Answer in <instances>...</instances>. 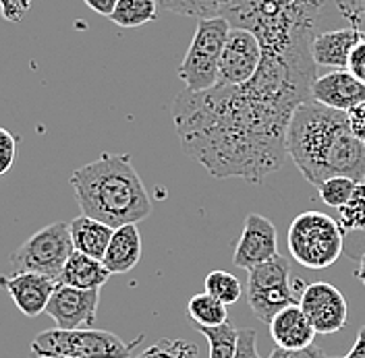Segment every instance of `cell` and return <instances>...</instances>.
<instances>
[{"label":"cell","mask_w":365,"mask_h":358,"mask_svg":"<svg viewBox=\"0 0 365 358\" xmlns=\"http://www.w3.org/2000/svg\"><path fill=\"white\" fill-rule=\"evenodd\" d=\"M297 108L247 81L181 91L173 102V120L185 154L210 177L259 184L289 156L287 133Z\"/></svg>","instance_id":"1"},{"label":"cell","mask_w":365,"mask_h":358,"mask_svg":"<svg viewBox=\"0 0 365 358\" xmlns=\"http://www.w3.org/2000/svg\"><path fill=\"white\" fill-rule=\"evenodd\" d=\"M287 154L303 179L318 189L334 177L365 180V143L349 127L346 112L309 100L293 112Z\"/></svg>","instance_id":"2"},{"label":"cell","mask_w":365,"mask_h":358,"mask_svg":"<svg viewBox=\"0 0 365 358\" xmlns=\"http://www.w3.org/2000/svg\"><path fill=\"white\" fill-rule=\"evenodd\" d=\"M68 184L83 216L110 228L137 224L152 214V201L127 154H102L77 168Z\"/></svg>","instance_id":"3"},{"label":"cell","mask_w":365,"mask_h":358,"mask_svg":"<svg viewBox=\"0 0 365 358\" xmlns=\"http://www.w3.org/2000/svg\"><path fill=\"white\" fill-rule=\"evenodd\" d=\"M326 0H228L220 17L245 29L262 52H284L314 44V29Z\"/></svg>","instance_id":"4"},{"label":"cell","mask_w":365,"mask_h":358,"mask_svg":"<svg viewBox=\"0 0 365 358\" xmlns=\"http://www.w3.org/2000/svg\"><path fill=\"white\" fill-rule=\"evenodd\" d=\"M289 253L299 265L326 269L341 259L344 251V228L322 211H303L289 226Z\"/></svg>","instance_id":"5"},{"label":"cell","mask_w":365,"mask_h":358,"mask_svg":"<svg viewBox=\"0 0 365 358\" xmlns=\"http://www.w3.org/2000/svg\"><path fill=\"white\" fill-rule=\"evenodd\" d=\"M143 339L127 344L104 330H48L34 337L31 352L38 358H133V348Z\"/></svg>","instance_id":"6"},{"label":"cell","mask_w":365,"mask_h":358,"mask_svg":"<svg viewBox=\"0 0 365 358\" xmlns=\"http://www.w3.org/2000/svg\"><path fill=\"white\" fill-rule=\"evenodd\" d=\"M247 273V302L251 313L266 325H270L282 309L299 305L305 290L299 278L291 280V263L280 255L268 263L250 269Z\"/></svg>","instance_id":"7"},{"label":"cell","mask_w":365,"mask_h":358,"mask_svg":"<svg viewBox=\"0 0 365 358\" xmlns=\"http://www.w3.org/2000/svg\"><path fill=\"white\" fill-rule=\"evenodd\" d=\"M230 33V23L225 17L200 19L195 36L177 70L185 90L207 91L218 83V65Z\"/></svg>","instance_id":"8"},{"label":"cell","mask_w":365,"mask_h":358,"mask_svg":"<svg viewBox=\"0 0 365 358\" xmlns=\"http://www.w3.org/2000/svg\"><path fill=\"white\" fill-rule=\"evenodd\" d=\"M75 246L71 241V230L65 222L44 226L31 234L11 257L9 263L15 271H34L52 280H58L67 259Z\"/></svg>","instance_id":"9"},{"label":"cell","mask_w":365,"mask_h":358,"mask_svg":"<svg viewBox=\"0 0 365 358\" xmlns=\"http://www.w3.org/2000/svg\"><path fill=\"white\" fill-rule=\"evenodd\" d=\"M299 307L309 319L316 334H336L346 325L349 319L344 294L328 282H314L305 286Z\"/></svg>","instance_id":"10"},{"label":"cell","mask_w":365,"mask_h":358,"mask_svg":"<svg viewBox=\"0 0 365 358\" xmlns=\"http://www.w3.org/2000/svg\"><path fill=\"white\" fill-rule=\"evenodd\" d=\"M262 60V48L257 38L245 31L230 27L227 44L218 65V83L216 85H243L257 73Z\"/></svg>","instance_id":"11"},{"label":"cell","mask_w":365,"mask_h":358,"mask_svg":"<svg viewBox=\"0 0 365 358\" xmlns=\"http://www.w3.org/2000/svg\"><path fill=\"white\" fill-rule=\"evenodd\" d=\"M100 307V290H79L58 284L50 296L46 315L54 321L56 330H86L96 323Z\"/></svg>","instance_id":"12"},{"label":"cell","mask_w":365,"mask_h":358,"mask_svg":"<svg viewBox=\"0 0 365 358\" xmlns=\"http://www.w3.org/2000/svg\"><path fill=\"white\" fill-rule=\"evenodd\" d=\"M276 255H278V232L272 220L259 214H250L245 218L241 238L235 246L232 263L239 269L250 271L262 263L272 261Z\"/></svg>","instance_id":"13"},{"label":"cell","mask_w":365,"mask_h":358,"mask_svg":"<svg viewBox=\"0 0 365 358\" xmlns=\"http://www.w3.org/2000/svg\"><path fill=\"white\" fill-rule=\"evenodd\" d=\"M58 280H52L34 271H15L13 275H0V288L13 298L15 307L25 317L46 313L50 296L58 288Z\"/></svg>","instance_id":"14"},{"label":"cell","mask_w":365,"mask_h":358,"mask_svg":"<svg viewBox=\"0 0 365 358\" xmlns=\"http://www.w3.org/2000/svg\"><path fill=\"white\" fill-rule=\"evenodd\" d=\"M312 100L334 110H351L365 102V83H361L351 70L336 68L318 77L312 85Z\"/></svg>","instance_id":"15"},{"label":"cell","mask_w":365,"mask_h":358,"mask_svg":"<svg viewBox=\"0 0 365 358\" xmlns=\"http://www.w3.org/2000/svg\"><path fill=\"white\" fill-rule=\"evenodd\" d=\"M364 38L365 33L359 31L357 27H342V29L324 31L314 38L312 56L319 67L346 68L353 50Z\"/></svg>","instance_id":"16"},{"label":"cell","mask_w":365,"mask_h":358,"mask_svg":"<svg viewBox=\"0 0 365 358\" xmlns=\"http://www.w3.org/2000/svg\"><path fill=\"white\" fill-rule=\"evenodd\" d=\"M270 336L278 348L284 350H299L314 344L316 330L312 327L309 319L305 317L299 305L287 307L270 321Z\"/></svg>","instance_id":"17"},{"label":"cell","mask_w":365,"mask_h":358,"mask_svg":"<svg viewBox=\"0 0 365 358\" xmlns=\"http://www.w3.org/2000/svg\"><path fill=\"white\" fill-rule=\"evenodd\" d=\"M141 234L137 224H127L114 228L113 238L104 253V268L110 271V275H120L135 268L141 259Z\"/></svg>","instance_id":"18"},{"label":"cell","mask_w":365,"mask_h":358,"mask_svg":"<svg viewBox=\"0 0 365 358\" xmlns=\"http://www.w3.org/2000/svg\"><path fill=\"white\" fill-rule=\"evenodd\" d=\"M108 280H110V271L104 268L100 259H93L77 251H73L58 278L63 286L79 288V290H100Z\"/></svg>","instance_id":"19"},{"label":"cell","mask_w":365,"mask_h":358,"mask_svg":"<svg viewBox=\"0 0 365 358\" xmlns=\"http://www.w3.org/2000/svg\"><path fill=\"white\" fill-rule=\"evenodd\" d=\"M68 230H71V241H73V246L77 253H83L88 257L100 259V261L104 259V253L113 238L114 228L81 214L79 218H75L68 224Z\"/></svg>","instance_id":"20"},{"label":"cell","mask_w":365,"mask_h":358,"mask_svg":"<svg viewBox=\"0 0 365 358\" xmlns=\"http://www.w3.org/2000/svg\"><path fill=\"white\" fill-rule=\"evenodd\" d=\"M158 0H118L110 21L125 29H135L158 17Z\"/></svg>","instance_id":"21"},{"label":"cell","mask_w":365,"mask_h":358,"mask_svg":"<svg viewBox=\"0 0 365 358\" xmlns=\"http://www.w3.org/2000/svg\"><path fill=\"white\" fill-rule=\"evenodd\" d=\"M187 313L193 319L195 325H202V327H218V325H222V323L228 321L227 305H222L218 298H214L207 292L195 294L189 300Z\"/></svg>","instance_id":"22"},{"label":"cell","mask_w":365,"mask_h":358,"mask_svg":"<svg viewBox=\"0 0 365 358\" xmlns=\"http://www.w3.org/2000/svg\"><path fill=\"white\" fill-rule=\"evenodd\" d=\"M195 327L207 339L210 358H235L237 344H239V330L232 325L230 319L218 327H202V325H195Z\"/></svg>","instance_id":"23"},{"label":"cell","mask_w":365,"mask_h":358,"mask_svg":"<svg viewBox=\"0 0 365 358\" xmlns=\"http://www.w3.org/2000/svg\"><path fill=\"white\" fill-rule=\"evenodd\" d=\"M227 2L228 0H158V6L182 17L210 19V17H220Z\"/></svg>","instance_id":"24"},{"label":"cell","mask_w":365,"mask_h":358,"mask_svg":"<svg viewBox=\"0 0 365 358\" xmlns=\"http://www.w3.org/2000/svg\"><path fill=\"white\" fill-rule=\"evenodd\" d=\"M204 286L207 294H212L214 298H218L227 307L228 305H235L241 298V294H243V286H241L239 278L228 273V271H220V269L210 271L205 275Z\"/></svg>","instance_id":"25"},{"label":"cell","mask_w":365,"mask_h":358,"mask_svg":"<svg viewBox=\"0 0 365 358\" xmlns=\"http://www.w3.org/2000/svg\"><path fill=\"white\" fill-rule=\"evenodd\" d=\"M133 358H200V348L187 339H158Z\"/></svg>","instance_id":"26"},{"label":"cell","mask_w":365,"mask_h":358,"mask_svg":"<svg viewBox=\"0 0 365 358\" xmlns=\"http://www.w3.org/2000/svg\"><path fill=\"white\" fill-rule=\"evenodd\" d=\"M355 186H357V182H355L353 179H346V177H334V179H328L326 182H322V184L318 186L319 199L326 203L328 207L341 209L342 205H346L349 199L353 197Z\"/></svg>","instance_id":"27"},{"label":"cell","mask_w":365,"mask_h":358,"mask_svg":"<svg viewBox=\"0 0 365 358\" xmlns=\"http://www.w3.org/2000/svg\"><path fill=\"white\" fill-rule=\"evenodd\" d=\"M341 226L344 230H365V184L357 182L353 197L341 209Z\"/></svg>","instance_id":"28"},{"label":"cell","mask_w":365,"mask_h":358,"mask_svg":"<svg viewBox=\"0 0 365 358\" xmlns=\"http://www.w3.org/2000/svg\"><path fill=\"white\" fill-rule=\"evenodd\" d=\"M341 15L351 23V27H357L365 33V0H336Z\"/></svg>","instance_id":"29"},{"label":"cell","mask_w":365,"mask_h":358,"mask_svg":"<svg viewBox=\"0 0 365 358\" xmlns=\"http://www.w3.org/2000/svg\"><path fill=\"white\" fill-rule=\"evenodd\" d=\"M15 154H17V137L0 127V177H4L11 170Z\"/></svg>","instance_id":"30"},{"label":"cell","mask_w":365,"mask_h":358,"mask_svg":"<svg viewBox=\"0 0 365 358\" xmlns=\"http://www.w3.org/2000/svg\"><path fill=\"white\" fill-rule=\"evenodd\" d=\"M257 334L255 330H243L239 332V344H237V354L235 358H262L255 346Z\"/></svg>","instance_id":"31"},{"label":"cell","mask_w":365,"mask_h":358,"mask_svg":"<svg viewBox=\"0 0 365 358\" xmlns=\"http://www.w3.org/2000/svg\"><path fill=\"white\" fill-rule=\"evenodd\" d=\"M346 120H349V127H351L353 135L361 143H365V102L353 106L351 110H346Z\"/></svg>","instance_id":"32"},{"label":"cell","mask_w":365,"mask_h":358,"mask_svg":"<svg viewBox=\"0 0 365 358\" xmlns=\"http://www.w3.org/2000/svg\"><path fill=\"white\" fill-rule=\"evenodd\" d=\"M268 358H328L324 354V350L318 346H305L299 350H284V348H276Z\"/></svg>","instance_id":"33"},{"label":"cell","mask_w":365,"mask_h":358,"mask_svg":"<svg viewBox=\"0 0 365 358\" xmlns=\"http://www.w3.org/2000/svg\"><path fill=\"white\" fill-rule=\"evenodd\" d=\"M346 70H351L361 83H365V38L357 44V48L353 50L351 58H349V67Z\"/></svg>","instance_id":"34"},{"label":"cell","mask_w":365,"mask_h":358,"mask_svg":"<svg viewBox=\"0 0 365 358\" xmlns=\"http://www.w3.org/2000/svg\"><path fill=\"white\" fill-rule=\"evenodd\" d=\"M83 2L90 6L93 13L104 15V17H110L118 0H83Z\"/></svg>","instance_id":"35"},{"label":"cell","mask_w":365,"mask_h":358,"mask_svg":"<svg viewBox=\"0 0 365 358\" xmlns=\"http://www.w3.org/2000/svg\"><path fill=\"white\" fill-rule=\"evenodd\" d=\"M342 358H365V325L357 332V339H355L351 352Z\"/></svg>","instance_id":"36"},{"label":"cell","mask_w":365,"mask_h":358,"mask_svg":"<svg viewBox=\"0 0 365 358\" xmlns=\"http://www.w3.org/2000/svg\"><path fill=\"white\" fill-rule=\"evenodd\" d=\"M357 278H359V282L364 284L365 288V253L361 255V259H359V269H357Z\"/></svg>","instance_id":"37"},{"label":"cell","mask_w":365,"mask_h":358,"mask_svg":"<svg viewBox=\"0 0 365 358\" xmlns=\"http://www.w3.org/2000/svg\"><path fill=\"white\" fill-rule=\"evenodd\" d=\"M330 358H339V357H330Z\"/></svg>","instance_id":"38"},{"label":"cell","mask_w":365,"mask_h":358,"mask_svg":"<svg viewBox=\"0 0 365 358\" xmlns=\"http://www.w3.org/2000/svg\"><path fill=\"white\" fill-rule=\"evenodd\" d=\"M364 184H365V180H364Z\"/></svg>","instance_id":"39"}]
</instances>
